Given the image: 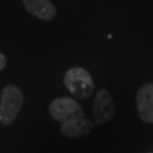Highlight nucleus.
Wrapping results in <instances>:
<instances>
[{
  "label": "nucleus",
  "mask_w": 153,
  "mask_h": 153,
  "mask_svg": "<svg viewBox=\"0 0 153 153\" xmlns=\"http://www.w3.org/2000/svg\"><path fill=\"white\" fill-rule=\"evenodd\" d=\"M23 105V93L16 85H6L0 100V123L10 125L17 118Z\"/></svg>",
  "instance_id": "nucleus-1"
},
{
  "label": "nucleus",
  "mask_w": 153,
  "mask_h": 153,
  "mask_svg": "<svg viewBox=\"0 0 153 153\" xmlns=\"http://www.w3.org/2000/svg\"><path fill=\"white\" fill-rule=\"evenodd\" d=\"M65 85L73 97L83 100L88 99L94 92V83L88 71L81 67H74L65 74Z\"/></svg>",
  "instance_id": "nucleus-2"
},
{
  "label": "nucleus",
  "mask_w": 153,
  "mask_h": 153,
  "mask_svg": "<svg viewBox=\"0 0 153 153\" xmlns=\"http://www.w3.org/2000/svg\"><path fill=\"white\" fill-rule=\"evenodd\" d=\"M151 153H153V152H151Z\"/></svg>",
  "instance_id": "nucleus-9"
},
{
  "label": "nucleus",
  "mask_w": 153,
  "mask_h": 153,
  "mask_svg": "<svg viewBox=\"0 0 153 153\" xmlns=\"http://www.w3.org/2000/svg\"><path fill=\"white\" fill-rule=\"evenodd\" d=\"M25 9L42 21H51L57 15L56 7L50 0H23Z\"/></svg>",
  "instance_id": "nucleus-7"
},
{
  "label": "nucleus",
  "mask_w": 153,
  "mask_h": 153,
  "mask_svg": "<svg viewBox=\"0 0 153 153\" xmlns=\"http://www.w3.org/2000/svg\"><path fill=\"white\" fill-rule=\"evenodd\" d=\"M6 65H7V59H6L5 55L0 53V71L5 68Z\"/></svg>",
  "instance_id": "nucleus-8"
},
{
  "label": "nucleus",
  "mask_w": 153,
  "mask_h": 153,
  "mask_svg": "<svg viewBox=\"0 0 153 153\" xmlns=\"http://www.w3.org/2000/svg\"><path fill=\"white\" fill-rule=\"evenodd\" d=\"M94 121L95 125L101 126L114 119L116 114L115 104L108 90H100L94 100Z\"/></svg>",
  "instance_id": "nucleus-4"
},
{
  "label": "nucleus",
  "mask_w": 153,
  "mask_h": 153,
  "mask_svg": "<svg viewBox=\"0 0 153 153\" xmlns=\"http://www.w3.org/2000/svg\"><path fill=\"white\" fill-rule=\"evenodd\" d=\"M137 114L145 123L153 124V84H144L136 95Z\"/></svg>",
  "instance_id": "nucleus-5"
},
{
  "label": "nucleus",
  "mask_w": 153,
  "mask_h": 153,
  "mask_svg": "<svg viewBox=\"0 0 153 153\" xmlns=\"http://www.w3.org/2000/svg\"><path fill=\"white\" fill-rule=\"evenodd\" d=\"M49 111L52 118L61 124L73 118L85 116L82 107L71 98H58L53 100L50 103Z\"/></svg>",
  "instance_id": "nucleus-3"
},
{
  "label": "nucleus",
  "mask_w": 153,
  "mask_h": 153,
  "mask_svg": "<svg viewBox=\"0 0 153 153\" xmlns=\"http://www.w3.org/2000/svg\"><path fill=\"white\" fill-rule=\"evenodd\" d=\"M93 129V123L85 116L76 117L61 124V133L68 138H77L90 134Z\"/></svg>",
  "instance_id": "nucleus-6"
}]
</instances>
